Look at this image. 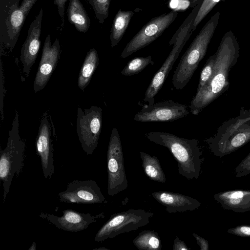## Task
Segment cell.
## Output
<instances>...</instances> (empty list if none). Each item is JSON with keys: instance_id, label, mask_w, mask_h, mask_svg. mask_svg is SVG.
Listing matches in <instances>:
<instances>
[{"instance_id": "8992f818", "label": "cell", "mask_w": 250, "mask_h": 250, "mask_svg": "<svg viewBox=\"0 0 250 250\" xmlns=\"http://www.w3.org/2000/svg\"><path fill=\"white\" fill-rule=\"evenodd\" d=\"M19 127V114L16 110L6 147L0 150V179L3 188V203L9 192L14 176L19 175L24 166L25 144L21 139Z\"/></svg>"}, {"instance_id": "d4e9b609", "label": "cell", "mask_w": 250, "mask_h": 250, "mask_svg": "<svg viewBox=\"0 0 250 250\" xmlns=\"http://www.w3.org/2000/svg\"><path fill=\"white\" fill-rule=\"evenodd\" d=\"M150 64H154L150 55L134 58L123 68L121 74L125 76H132L140 73Z\"/></svg>"}, {"instance_id": "836d02e7", "label": "cell", "mask_w": 250, "mask_h": 250, "mask_svg": "<svg viewBox=\"0 0 250 250\" xmlns=\"http://www.w3.org/2000/svg\"><path fill=\"white\" fill-rule=\"evenodd\" d=\"M190 248H188L186 243L182 240H180L176 236L174 241L173 248L174 250H188Z\"/></svg>"}, {"instance_id": "2e32d148", "label": "cell", "mask_w": 250, "mask_h": 250, "mask_svg": "<svg viewBox=\"0 0 250 250\" xmlns=\"http://www.w3.org/2000/svg\"><path fill=\"white\" fill-rule=\"evenodd\" d=\"M42 16L43 9L41 8L30 24L26 39L22 45L20 59L23 66V72L27 77L29 75L40 50Z\"/></svg>"}, {"instance_id": "9a60e30c", "label": "cell", "mask_w": 250, "mask_h": 250, "mask_svg": "<svg viewBox=\"0 0 250 250\" xmlns=\"http://www.w3.org/2000/svg\"><path fill=\"white\" fill-rule=\"evenodd\" d=\"M60 45L59 40L56 39L51 44V37L46 36L42 49L41 59L34 82L33 89L37 92L43 89L47 83L55 69L59 59Z\"/></svg>"}, {"instance_id": "d6986e66", "label": "cell", "mask_w": 250, "mask_h": 250, "mask_svg": "<svg viewBox=\"0 0 250 250\" xmlns=\"http://www.w3.org/2000/svg\"><path fill=\"white\" fill-rule=\"evenodd\" d=\"M214 199L223 208L236 212L250 211V190H231L217 193Z\"/></svg>"}, {"instance_id": "d590c367", "label": "cell", "mask_w": 250, "mask_h": 250, "mask_svg": "<svg viewBox=\"0 0 250 250\" xmlns=\"http://www.w3.org/2000/svg\"><path fill=\"white\" fill-rule=\"evenodd\" d=\"M93 250H108L104 247H102V248H97V249H94Z\"/></svg>"}, {"instance_id": "52a82bcc", "label": "cell", "mask_w": 250, "mask_h": 250, "mask_svg": "<svg viewBox=\"0 0 250 250\" xmlns=\"http://www.w3.org/2000/svg\"><path fill=\"white\" fill-rule=\"evenodd\" d=\"M37 0H0V43L1 49L12 50L25 19Z\"/></svg>"}, {"instance_id": "e575fe53", "label": "cell", "mask_w": 250, "mask_h": 250, "mask_svg": "<svg viewBox=\"0 0 250 250\" xmlns=\"http://www.w3.org/2000/svg\"><path fill=\"white\" fill-rule=\"evenodd\" d=\"M29 250H36V242H34L31 247L29 248Z\"/></svg>"}, {"instance_id": "5b68a950", "label": "cell", "mask_w": 250, "mask_h": 250, "mask_svg": "<svg viewBox=\"0 0 250 250\" xmlns=\"http://www.w3.org/2000/svg\"><path fill=\"white\" fill-rule=\"evenodd\" d=\"M201 3L193 7L169 41V45L174 44L173 48L162 66L154 75L145 93L144 101L148 102L149 105L154 104V97L162 88L174 62L193 32V23Z\"/></svg>"}, {"instance_id": "ba28073f", "label": "cell", "mask_w": 250, "mask_h": 250, "mask_svg": "<svg viewBox=\"0 0 250 250\" xmlns=\"http://www.w3.org/2000/svg\"><path fill=\"white\" fill-rule=\"evenodd\" d=\"M153 215V212L142 209H129L114 214L98 230L94 241L100 242L136 230L148 224Z\"/></svg>"}, {"instance_id": "3957f363", "label": "cell", "mask_w": 250, "mask_h": 250, "mask_svg": "<svg viewBox=\"0 0 250 250\" xmlns=\"http://www.w3.org/2000/svg\"><path fill=\"white\" fill-rule=\"evenodd\" d=\"M220 17V13L217 11L204 25L181 57L172 78L173 84L177 89L185 87L204 58Z\"/></svg>"}, {"instance_id": "d6a6232c", "label": "cell", "mask_w": 250, "mask_h": 250, "mask_svg": "<svg viewBox=\"0 0 250 250\" xmlns=\"http://www.w3.org/2000/svg\"><path fill=\"white\" fill-rule=\"evenodd\" d=\"M68 0H54V4L57 6L58 13L62 19H63L65 3Z\"/></svg>"}, {"instance_id": "30bf717a", "label": "cell", "mask_w": 250, "mask_h": 250, "mask_svg": "<svg viewBox=\"0 0 250 250\" xmlns=\"http://www.w3.org/2000/svg\"><path fill=\"white\" fill-rule=\"evenodd\" d=\"M77 132L81 146L87 155L96 148L102 126V109L93 105L89 109L79 107L77 111Z\"/></svg>"}, {"instance_id": "9c48e42d", "label": "cell", "mask_w": 250, "mask_h": 250, "mask_svg": "<svg viewBox=\"0 0 250 250\" xmlns=\"http://www.w3.org/2000/svg\"><path fill=\"white\" fill-rule=\"evenodd\" d=\"M107 194L113 197L128 187L121 139L115 127L112 130L107 148Z\"/></svg>"}, {"instance_id": "44dd1931", "label": "cell", "mask_w": 250, "mask_h": 250, "mask_svg": "<svg viewBox=\"0 0 250 250\" xmlns=\"http://www.w3.org/2000/svg\"><path fill=\"white\" fill-rule=\"evenodd\" d=\"M134 11L119 9L114 16L110 34L111 47H114L122 39L133 16Z\"/></svg>"}, {"instance_id": "4316f807", "label": "cell", "mask_w": 250, "mask_h": 250, "mask_svg": "<svg viewBox=\"0 0 250 250\" xmlns=\"http://www.w3.org/2000/svg\"><path fill=\"white\" fill-rule=\"evenodd\" d=\"M215 59V53L208 59L200 73L197 92L201 90L211 79L214 71Z\"/></svg>"}, {"instance_id": "cb8c5ba5", "label": "cell", "mask_w": 250, "mask_h": 250, "mask_svg": "<svg viewBox=\"0 0 250 250\" xmlns=\"http://www.w3.org/2000/svg\"><path fill=\"white\" fill-rule=\"evenodd\" d=\"M133 243L140 250H160L162 247L158 234L151 230L141 232L133 240Z\"/></svg>"}, {"instance_id": "7c38bea8", "label": "cell", "mask_w": 250, "mask_h": 250, "mask_svg": "<svg viewBox=\"0 0 250 250\" xmlns=\"http://www.w3.org/2000/svg\"><path fill=\"white\" fill-rule=\"evenodd\" d=\"M189 113L188 106L171 100L146 104L134 117L139 122H171L187 116Z\"/></svg>"}, {"instance_id": "f546056e", "label": "cell", "mask_w": 250, "mask_h": 250, "mask_svg": "<svg viewBox=\"0 0 250 250\" xmlns=\"http://www.w3.org/2000/svg\"><path fill=\"white\" fill-rule=\"evenodd\" d=\"M227 232L240 237H250V226L239 225L228 229Z\"/></svg>"}, {"instance_id": "6da1fadb", "label": "cell", "mask_w": 250, "mask_h": 250, "mask_svg": "<svg viewBox=\"0 0 250 250\" xmlns=\"http://www.w3.org/2000/svg\"><path fill=\"white\" fill-rule=\"evenodd\" d=\"M239 44L231 31L223 36L216 54L214 71L211 79L199 91L196 92L190 102V112L198 115L228 90L229 85V74L239 57Z\"/></svg>"}, {"instance_id": "603a6c76", "label": "cell", "mask_w": 250, "mask_h": 250, "mask_svg": "<svg viewBox=\"0 0 250 250\" xmlns=\"http://www.w3.org/2000/svg\"><path fill=\"white\" fill-rule=\"evenodd\" d=\"M99 57L96 50L93 48L86 54L81 67L78 80L79 88L84 89L90 80L99 64Z\"/></svg>"}, {"instance_id": "7402d4cb", "label": "cell", "mask_w": 250, "mask_h": 250, "mask_svg": "<svg viewBox=\"0 0 250 250\" xmlns=\"http://www.w3.org/2000/svg\"><path fill=\"white\" fill-rule=\"evenodd\" d=\"M139 155L143 168L149 179L165 183L166 182V177L159 160L156 156L150 155L143 151H140Z\"/></svg>"}, {"instance_id": "484cf974", "label": "cell", "mask_w": 250, "mask_h": 250, "mask_svg": "<svg viewBox=\"0 0 250 250\" xmlns=\"http://www.w3.org/2000/svg\"><path fill=\"white\" fill-rule=\"evenodd\" d=\"M92 6L96 17L100 23H104L109 14L111 0H87Z\"/></svg>"}, {"instance_id": "277c9868", "label": "cell", "mask_w": 250, "mask_h": 250, "mask_svg": "<svg viewBox=\"0 0 250 250\" xmlns=\"http://www.w3.org/2000/svg\"><path fill=\"white\" fill-rule=\"evenodd\" d=\"M216 156L229 154L250 142V109L241 108L238 116L224 122L205 141Z\"/></svg>"}, {"instance_id": "ac0fdd59", "label": "cell", "mask_w": 250, "mask_h": 250, "mask_svg": "<svg viewBox=\"0 0 250 250\" xmlns=\"http://www.w3.org/2000/svg\"><path fill=\"white\" fill-rule=\"evenodd\" d=\"M151 196L170 213L193 211L201 206L196 199L171 191H156L152 192Z\"/></svg>"}, {"instance_id": "5bb4252c", "label": "cell", "mask_w": 250, "mask_h": 250, "mask_svg": "<svg viewBox=\"0 0 250 250\" xmlns=\"http://www.w3.org/2000/svg\"><path fill=\"white\" fill-rule=\"evenodd\" d=\"M39 216L45 219L57 228L70 232H79L86 229L92 224L104 218V213L98 214L82 213L73 209H65L62 216L41 212Z\"/></svg>"}, {"instance_id": "1f68e13d", "label": "cell", "mask_w": 250, "mask_h": 250, "mask_svg": "<svg viewBox=\"0 0 250 250\" xmlns=\"http://www.w3.org/2000/svg\"><path fill=\"white\" fill-rule=\"evenodd\" d=\"M199 245L201 250H208L209 248L208 242L204 238L194 233L192 234Z\"/></svg>"}, {"instance_id": "4dcf8cb0", "label": "cell", "mask_w": 250, "mask_h": 250, "mask_svg": "<svg viewBox=\"0 0 250 250\" xmlns=\"http://www.w3.org/2000/svg\"><path fill=\"white\" fill-rule=\"evenodd\" d=\"M190 0H170L169 6L174 11L184 10L190 8Z\"/></svg>"}, {"instance_id": "4fadbf2b", "label": "cell", "mask_w": 250, "mask_h": 250, "mask_svg": "<svg viewBox=\"0 0 250 250\" xmlns=\"http://www.w3.org/2000/svg\"><path fill=\"white\" fill-rule=\"evenodd\" d=\"M58 196L62 202L68 204H92L105 202L100 187L93 180H74L69 183L65 190L59 193Z\"/></svg>"}, {"instance_id": "e0dca14e", "label": "cell", "mask_w": 250, "mask_h": 250, "mask_svg": "<svg viewBox=\"0 0 250 250\" xmlns=\"http://www.w3.org/2000/svg\"><path fill=\"white\" fill-rule=\"evenodd\" d=\"M36 146L37 153L41 159L43 175L45 179H50L54 173L55 167L50 125L46 116L41 120Z\"/></svg>"}, {"instance_id": "83f0119b", "label": "cell", "mask_w": 250, "mask_h": 250, "mask_svg": "<svg viewBox=\"0 0 250 250\" xmlns=\"http://www.w3.org/2000/svg\"><path fill=\"white\" fill-rule=\"evenodd\" d=\"M224 1L225 0H203L195 18L192 32L217 4Z\"/></svg>"}, {"instance_id": "ffe728a7", "label": "cell", "mask_w": 250, "mask_h": 250, "mask_svg": "<svg viewBox=\"0 0 250 250\" xmlns=\"http://www.w3.org/2000/svg\"><path fill=\"white\" fill-rule=\"evenodd\" d=\"M67 16L69 21L78 31L86 33L88 30L90 20L80 0H70Z\"/></svg>"}, {"instance_id": "f1b7e54d", "label": "cell", "mask_w": 250, "mask_h": 250, "mask_svg": "<svg viewBox=\"0 0 250 250\" xmlns=\"http://www.w3.org/2000/svg\"><path fill=\"white\" fill-rule=\"evenodd\" d=\"M237 178H240L250 174V153L237 165L234 170Z\"/></svg>"}, {"instance_id": "7a4b0ae2", "label": "cell", "mask_w": 250, "mask_h": 250, "mask_svg": "<svg viewBox=\"0 0 250 250\" xmlns=\"http://www.w3.org/2000/svg\"><path fill=\"white\" fill-rule=\"evenodd\" d=\"M150 141L167 148L178 164L179 174L188 180L199 176L202 152L195 139H188L164 132H150L146 134Z\"/></svg>"}, {"instance_id": "8fae6325", "label": "cell", "mask_w": 250, "mask_h": 250, "mask_svg": "<svg viewBox=\"0 0 250 250\" xmlns=\"http://www.w3.org/2000/svg\"><path fill=\"white\" fill-rule=\"evenodd\" d=\"M177 15L178 11L173 10L151 19L127 43L121 58H126L154 41L174 21Z\"/></svg>"}]
</instances>
